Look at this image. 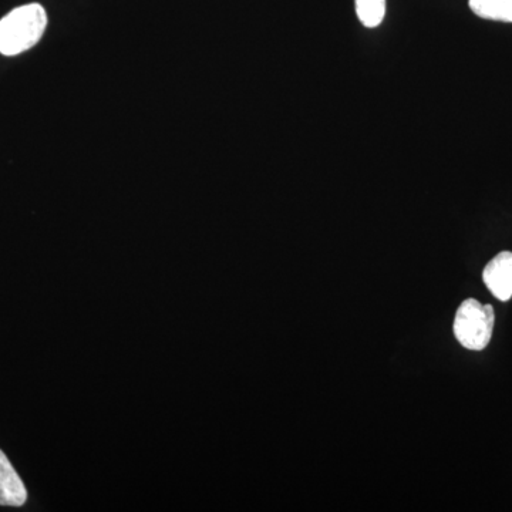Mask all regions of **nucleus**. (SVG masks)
Instances as JSON below:
<instances>
[{
    "mask_svg": "<svg viewBox=\"0 0 512 512\" xmlns=\"http://www.w3.org/2000/svg\"><path fill=\"white\" fill-rule=\"evenodd\" d=\"M47 28L46 10L39 3L13 9L0 20V53L18 56L35 47Z\"/></svg>",
    "mask_w": 512,
    "mask_h": 512,
    "instance_id": "f257e3e1",
    "label": "nucleus"
},
{
    "mask_svg": "<svg viewBox=\"0 0 512 512\" xmlns=\"http://www.w3.org/2000/svg\"><path fill=\"white\" fill-rule=\"evenodd\" d=\"M494 322L493 305H481L476 299H466L454 318V336L463 348L483 350L493 336Z\"/></svg>",
    "mask_w": 512,
    "mask_h": 512,
    "instance_id": "f03ea898",
    "label": "nucleus"
},
{
    "mask_svg": "<svg viewBox=\"0 0 512 512\" xmlns=\"http://www.w3.org/2000/svg\"><path fill=\"white\" fill-rule=\"evenodd\" d=\"M483 281L488 291L501 302L512 298V252H500L483 271Z\"/></svg>",
    "mask_w": 512,
    "mask_h": 512,
    "instance_id": "7ed1b4c3",
    "label": "nucleus"
},
{
    "mask_svg": "<svg viewBox=\"0 0 512 512\" xmlns=\"http://www.w3.org/2000/svg\"><path fill=\"white\" fill-rule=\"evenodd\" d=\"M26 500H28V491L25 484L20 480L9 458L0 450V505L22 507Z\"/></svg>",
    "mask_w": 512,
    "mask_h": 512,
    "instance_id": "20e7f679",
    "label": "nucleus"
},
{
    "mask_svg": "<svg viewBox=\"0 0 512 512\" xmlns=\"http://www.w3.org/2000/svg\"><path fill=\"white\" fill-rule=\"evenodd\" d=\"M468 5L478 18L512 23V0H470Z\"/></svg>",
    "mask_w": 512,
    "mask_h": 512,
    "instance_id": "39448f33",
    "label": "nucleus"
},
{
    "mask_svg": "<svg viewBox=\"0 0 512 512\" xmlns=\"http://www.w3.org/2000/svg\"><path fill=\"white\" fill-rule=\"evenodd\" d=\"M357 18L366 28H377L386 15V0H356Z\"/></svg>",
    "mask_w": 512,
    "mask_h": 512,
    "instance_id": "423d86ee",
    "label": "nucleus"
}]
</instances>
